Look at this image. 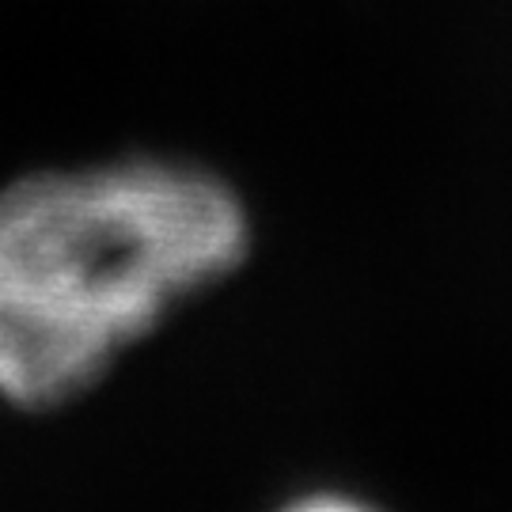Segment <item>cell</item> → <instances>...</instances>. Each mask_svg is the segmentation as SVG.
Instances as JSON below:
<instances>
[{"instance_id": "1", "label": "cell", "mask_w": 512, "mask_h": 512, "mask_svg": "<svg viewBox=\"0 0 512 512\" xmlns=\"http://www.w3.org/2000/svg\"><path fill=\"white\" fill-rule=\"evenodd\" d=\"M251 213L213 167L141 152L0 186V274L126 353L236 274Z\"/></svg>"}, {"instance_id": "2", "label": "cell", "mask_w": 512, "mask_h": 512, "mask_svg": "<svg viewBox=\"0 0 512 512\" xmlns=\"http://www.w3.org/2000/svg\"><path fill=\"white\" fill-rule=\"evenodd\" d=\"M122 349L0 274V403L57 410L107 380Z\"/></svg>"}, {"instance_id": "3", "label": "cell", "mask_w": 512, "mask_h": 512, "mask_svg": "<svg viewBox=\"0 0 512 512\" xmlns=\"http://www.w3.org/2000/svg\"><path fill=\"white\" fill-rule=\"evenodd\" d=\"M277 512H380V509L361 501V497L342 494V490H311V494L285 501Z\"/></svg>"}]
</instances>
